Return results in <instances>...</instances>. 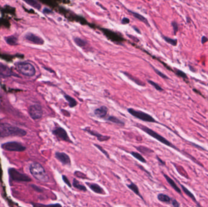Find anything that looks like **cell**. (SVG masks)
I'll return each instance as SVG.
<instances>
[{"label":"cell","mask_w":208,"mask_h":207,"mask_svg":"<svg viewBox=\"0 0 208 207\" xmlns=\"http://www.w3.org/2000/svg\"><path fill=\"white\" fill-rule=\"evenodd\" d=\"M122 22H123V23L124 24H129L130 22V20L129 18H124L123 20H122Z\"/></svg>","instance_id":"obj_42"},{"label":"cell","mask_w":208,"mask_h":207,"mask_svg":"<svg viewBox=\"0 0 208 207\" xmlns=\"http://www.w3.org/2000/svg\"><path fill=\"white\" fill-rule=\"evenodd\" d=\"M17 69L20 73L25 76L31 77L35 75V67L28 62H20L17 64Z\"/></svg>","instance_id":"obj_4"},{"label":"cell","mask_w":208,"mask_h":207,"mask_svg":"<svg viewBox=\"0 0 208 207\" xmlns=\"http://www.w3.org/2000/svg\"><path fill=\"white\" fill-rule=\"evenodd\" d=\"M56 158L60 161V162L64 165H71V159L69 156L65 152H56L55 154Z\"/></svg>","instance_id":"obj_11"},{"label":"cell","mask_w":208,"mask_h":207,"mask_svg":"<svg viewBox=\"0 0 208 207\" xmlns=\"http://www.w3.org/2000/svg\"><path fill=\"white\" fill-rule=\"evenodd\" d=\"M74 174L76 175L77 177H80L81 179H88L86 176V175L84 174L83 173H81L79 171H76L74 173Z\"/></svg>","instance_id":"obj_37"},{"label":"cell","mask_w":208,"mask_h":207,"mask_svg":"<svg viewBox=\"0 0 208 207\" xmlns=\"http://www.w3.org/2000/svg\"><path fill=\"white\" fill-rule=\"evenodd\" d=\"M175 73L176 74V75L180 76V77H182L184 79H187V76L186 74L184 73V72H183L181 70H179V69H175Z\"/></svg>","instance_id":"obj_30"},{"label":"cell","mask_w":208,"mask_h":207,"mask_svg":"<svg viewBox=\"0 0 208 207\" xmlns=\"http://www.w3.org/2000/svg\"><path fill=\"white\" fill-rule=\"evenodd\" d=\"M28 112L30 117L35 120L41 119L43 113L42 107L39 105H34L30 106Z\"/></svg>","instance_id":"obj_8"},{"label":"cell","mask_w":208,"mask_h":207,"mask_svg":"<svg viewBox=\"0 0 208 207\" xmlns=\"http://www.w3.org/2000/svg\"><path fill=\"white\" fill-rule=\"evenodd\" d=\"M158 199L160 202H163V203L170 204L171 203L172 199L169 196L164 194H159L158 195Z\"/></svg>","instance_id":"obj_21"},{"label":"cell","mask_w":208,"mask_h":207,"mask_svg":"<svg viewBox=\"0 0 208 207\" xmlns=\"http://www.w3.org/2000/svg\"><path fill=\"white\" fill-rule=\"evenodd\" d=\"M5 40L8 44L11 45V46L17 45L18 44V38L14 35L5 37Z\"/></svg>","instance_id":"obj_20"},{"label":"cell","mask_w":208,"mask_h":207,"mask_svg":"<svg viewBox=\"0 0 208 207\" xmlns=\"http://www.w3.org/2000/svg\"><path fill=\"white\" fill-rule=\"evenodd\" d=\"M25 39L32 43L37 45H42L44 43V40H43V38L31 32L27 33L25 35Z\"/></svg>","instance_id":"obj_10"},{"label":"cell","mask_w":208,"mask_h":207,"mask_svg":"<svg viewBox=\"0 0 208 207\" xmlns=\"http://www.w3.org/2000/svg\"><path fill=\"white\" fill-rule=\"evenodd\" d=\"M164 176L166 178L167 182H168L169 185L172 187V188L175 191H176L178 193H179V194H180L181 195H182V191H181L180 188H178V187L177 186V184H176V183L174 182V180L172 179L169 176H168V175H166V174H164Z\"/></svg>","instance_id":"obj_16"},{"label":"cell","mask_w":208,"mask_h":207,"mask_svg":"<svg viewBox=\"0 0 208 207\" xmlns=\"http://www.w3.org/2000/svg\"><path fill=\"white\" fill-rule=\"evenodd\" d=\"M1 148L3 150L9 151L23 152L26 150V148L21 143L17 142H9L2 144Z\"/></svg>","instance_id":"obj_7"},{"label":"cell","mask_w":208,"mask_h":207,"mask_svg":"<svg viewBox=\"0 0 208 207\" xmlns=\"http://www.w3.org/2000/svg\"><path fill=\"white\" fill-rule=\"evenodd\" d=\"M136 148H137V150H139L140 152H143V153H144V154H147L146 151L148 153L153 152V151L151 150L150 149H149V148H147L146 147H144V146H139V147H136Z\"/></svg>","instance_id":"obj_32"},{"label":"cell","mask_w":208,"mask_h":207,"mask_svg":"<svg viewBox=\"0 0 208 207\" xmlns=\"http://www.w3.org/2000/svg\"><path fill=\"white\" fill-rule=\"evenodd\" d=\"M127 187L130 189V190H132L134 193L135 194H136L137 196H139L142 199H143V197H142V196L141 195V194H140L139 188L137 187V185H136V184H134V183L132 182L130 184H127Z\"/></svg>","instance_id":"obj_19"},{"label":"cell","mask_w":208,"mask_h":207,"mask_svg":"<svg viewBox=\"0 0 208 207\" xmlns=\"http://www.w3.org/2000/svg\"><path fill=\"white\" fill-rule=\"evenodd\" d=\"M63 97L66 99L68 103H69V106L70 107H74L78 105V102L74 98L71 97L70 96L66 94L63 93Z\"/></svg>","instance_id":"obj_18"},{"label":"cell","mask_w":208,"mask_h":207,"mask_svg":"<svg viewBox=\"0 0 208 207\" xmlns=\"http://www.w3.org/2000/svg\"><path fill=\"white\" fill-rule=\"evenodd\" d=\"M73 187L78 190L82 191H87V188L86 187L83 185L82 184H81L80 182H79L76 179H73Z\"/></svg>","instance_id":"obj_23"},{"label":"cell","mask_w":208,"mask_h":207,"mask_svg":"<svg viewBox=\"0 0 208 207\" xmlns=\"http://www.w3.org/2000/svg\"><path fill=\"white\" fill-rule=\"evenodd\" d=\"M74 42L78 46L80 47H83L87 44V42H86L85 40L78 37H76L74 38Z\"/></svg>","instance_id":"obj_28"},{"label":"cell","mask_w":208,"mask_h":207,"mask_svg":"<svg viewBox=\"0 0 208 207\" xmlns=\"http://www.w3.org/2000/svg\"><path fill=\"white\" fill-rule=\"evenodd\" d=\"M153 69H154V71H155V73H156L158 75L160 76L161 78H164V79H169V77H168V76H166L165 74H164L162 73H161V72H160L159 70H158V69H155V68H153Z\"/></svg>","instance_id":"obj_35"},{"label":"cell","mask_w":208,"mask_h":207,"mask_svg":"<svg viewBox=\"0 0 208 207\" xmlns=\"http://www.w3.org/2000/svg\"><path fill=\"white\" fill-rule=\"evenodd\" d=\"M147 81H148V83H150L152 85V86H153L157 90V91H163V89H162L158 84L156 83L155 82H153V81L150 80H148Z\"/></svg>","instance_id":"obj_31"},{"label":"cell","mask_w":208,"mask_h":207,"mask_svg":"<svg viewBox=\"0 0 208 207\" xmlns=\"http://www.w3.org/2000/svg\"><path fill=\"white\" fill-rule=\"evenodd\" d=\"M181 187H182V190H183V191H184V192L185 193V194H186L187 196H189L190 198H191V199L194 202H195V203H197V200H196L195 197V196H194V195L192 194V193L191 191H190L187 188L185 187L184 186H183V185H181Z\"/></svg>","instance_id":"obj_26"},{"label":"cell","mask_w":208,"mask_h":207,"mask_svg":"<svg viewBox=\"0 0 208 207\" xmlns=\"http://www.w3.org/2000/svg\"><path fill=\"white\" fill-rule=\"evenodd\" d=\"M62 179H63V181L66 184V185H67L68 186V187H70V188H71V187H72V185H71V184L70 182L69 181L68 179L67 178V177L66 176V175H62Z\"/></svg>","instance_id":"obj_36"},{"label":"cell","mask_w":208,"mask_h":207,"mask_svg":"<svg viewBox=\"0 0 208 207\" xmlns=\"http://www.w3.org/2000/svg\"><path fill=\"white\" fill-rule=\"evenodd\" d=\"M208 42V38L205 37V36H203L202 38H201V43L203 44H204L205 43H207Z\"/></svg>","instance_id":"obj_40"},{"label":"cell","mask_w":208,"mask_h":207,"mask_svg":"<svg viewBox=\"0 0 208 207\" xmlns=\"http://www.w3.org/2000/svg\"><path fill=\"white\" fill-rule=\"evenodd\" d=\"M128 112L134 117L137 118L139 120H141L142 121H146V122H150V123H157L156 120L148 114L146 113L143 111L139 110H136L133 108H129L127 109Z\"/></svg>","instance_id":"obj_6"},{"label":"cell","mask_w":208,"mask_h":207,"mask_svg":"<svg viewBox=\"0 0 208 207\" xmlns=\"http://www.w3.org/2000/svg\"><path fill=\"white\" fill-rule=\"evenodd\" d=\"M172 26L173 27V29H174V34L176 35L177 33L178 32V29H179V26L178 23L176 21H174L172 22Z\"/></svg>","instance_id":"obj_33"},{"label":"cell","mask_w":208,"mask_h":207,"mask_svg":"<svg viewBox=\"0 0 208 207\" xmlns=\"http://www.w3.org/2000/svg\"><path fill=\"white\" fill-rule=\"evenodd\" d=\"M124 74H125L127 76V77H128L129 79H130L131 80H132L133 82H134L135 83H136L137 84L139 85V86H145V84L142 83L141 82V81H139V80H137V79H135L134 77H133L132 76H131L130 75L128 74L127 73H124Z\"/></svg>","instance_id":"obj_29"},{"label":"cell","mask_w":208,"mask_h":207,"mask_svg":"<svg viewBox=\"0 0 208 207\" xmlns=\"http://www.w3.org/2000/svg\"><path fill=\"white\" fill-rule=\"evenodd\" d=\"M52 133L54 136H56L60 140L69 143L72 142L68 134L64 128L62 127H56L52 130Z\"/></svg>","instance_id":"obj_9"},{"label":"cell","mask_w":208,"mask_h":207,"mask_svg":"<svg viewBox=\"0 0 208 207\" xmlns=\"http://www.w3.org/2000/svg\"><path fill=\"white\" fill-rule=\"evenodd\" d=\"M23 1L25 2L26 4H28V5L30 6L31 7L35 8V9L38 11L41 9L42 8L41 4L36 1V0H23Z\"/></svg>","instance_id":"obj_17"},{"label":"cell","mask_w":208,"mask_h":207,"mask_svg":"<svg viewBox=\"0 0 208 207\" xmlns=\"http://www.w3.org/2000/svg\"><path fill=\"white\" fill-rule=\"evenodd\" d=\"M129 12H130L131 13H132V14L136 18H137L138 20H139V21H142L143 22H144V23H145L147 26H149V24H148V21H147V19L145 17H144L143 16H142L141 15H140V14H139V13H136V12H132V11H129Z\"/></svg>","instance_id":"obj_24"},{"label":"cell","mask_w":208,"mask_h":207,"mask_svg":"<svg viewBox=\"0 0 208 207\" xmlns=\"http://www.w3.org/2000/svg\"><path fill=\"white\" fill-rule=\"evenodd\" d=\"M130 154L132 156H133L134 158H136L137 160H138L139 161L141 162H142V163H146L147 162V161L146 160V159H144V157L141 156V154H139V153L136 152H131Z\"/></svg>","instance_id":"obj_25"},{"label":"cell","mask_w":208,"mask_h":207,"mask_svg":"<svg viewBox=\"0 0 208 207\" xmlns=\"http://www.w3.org/2000/svg\"><path fill=\"white\" fill-rule=\"evenodd\" d=\"M32 187L34 189V190L37 191H38V192H42L43 191L42 189L41 188L38 187H37V186H35V185H32Z\"/></svg>","instance_id":"obj_41"},{"label":"cell","mask_w":208,"mask_h":207,"mask_svg":"<svg viewBox=\"0 0 208 207\" xmlns=\"http://www.w3.org/2000/svg\"><path fill=\"white\" fill-rule=\"evenodd\" d=\"M43 12L45 13V14H50V13H52V11L48 8H44L43 11Z\"/></svg>","instance_id":"obj_39"},{"label":"cell","mask_w":208,"mask_h":207,"mask_svg":"<svg viewBox=\"0 0 208 207\" xmlns=\"http://www.w3.org/2000/svg\"><path fill=\"white\" fill-rule=\"evenodd\" d=\"M11 69L7 65L0 62V76L3 78H6L13 75Z\"/></svg>","instance_id":"obj_12"},{"label":"cell","mask_w":208,"mask_h":207,"mask_svg":"<svg viewBox=\"0 0 208 207\" xmlns=\"http://www.w3.org/2000/svg\"><path fill=\"white\" fill-rule=\"evenodd\" d=\"M133 28H134V29H135V30H136V32H139V33H140V32H139V29H136V28H135V27H133Z\"/></svg>","instance_id":"obj_43"},{"label":"cell","mask_w":208,"mask_h":207,"mask_svg":"<svg viewBox=\"0 0 208 207\" xmlns=\"http://www.w3.org/2000/svg\"><path fill=\"white\" fill-rule=\"evenodd\" d=\"M108 111V107L105 106H102L99 108H97L96 109L94 110V114L97 117L101 119H104L106 117Z\"/></svg>","instance_id":"obj_15"},{"label":"cell","mask_w":208,"mask_h":207,"mask_svg":"<svg viewBox=\"0 0 208 207\" xmlns=\"http://www.w3.org/2000/svg\"><path fill=\"white\" fill-rule=\"evenodd\" d=\"M106 120L110 121L112 123H114L117 125H124V122L122 120H121L120 119H117V117L115 116H111V115H109L107 117H105Z\"/></svg>","instance_id":"obj_22"},{"label":"cell","mask_w":208,"mask_h":207,"mask_svg":"<svg viewBox=\"0 0 208 207\" xmlns=\"http://www.w3.org/2000/svg\"><path fill=\"white\" fill-rule=\"evenodd\" d=\"M27 132L16 126L9 123L0 124V138L7 137H23Z\"/></svg>","instance_id":"obj_1"},{"label":"cell","mask_w":208,"mask_h":207,"mask_svg":"<svg viewBox=\"0 0 208 207\" xmlns=\"http://www.w3.org/2000/svg\"><path fill=\"white\" fill-rule=\"evenodd\" d=\"M83 130L89 133V134L92 135V136L97 137V140H99L100 142L107 141V140H109V138H110V137L107 136H103L102 134L99 133L95 131H93V130H91V129H89V128H85Z\"/></svg>","instance_id":"obj_13"},{"label":"cell","mask_w":208,"mask_h":207,"mask_svg":"<svg viewBox=\"0 0 208 207\" xmlns=\"http://www.w3.org/2000/svg\"><path fill=\"white\" fill-rule=\"evenodd\" d=\"M162 38H164V40L167 43H169L174 46H176L177 45L178 41L177 39H172V38H170L167 37H165V36H162Z\"/></svg>","instance_id":"obj_27"},{"label":"cell","mask_w":208,"mask_h":207,"mask_svg":"<svg viewBox=\"0 0 208 207\" xmlns=\"http://www.w3.org/2000/svg\"><path fill=\"white\" fill-rule=\"evenodd\" d=\"M29 171L32 176L38 181L47 182L49 178L43 166L39 163H32L30 165Z\"/></svg>","instance_id":"obj_2"},{"label":"cell","mask_w":208,"mask_h":207,"mask_svg":"<svg viewBox=\"0 0 208 207\" xmlns=\"http://www.w3.org/2000/svg\"><path fill=\"white\" fill-rule=\"evenodd\" d=\"M10 179L17 182H29L31 181V179L28 175L23 174L16 169L11 168L8 170Z\"/></svg>","instance_id":"obj_5"},{"label":"cell","mask_w":208,"mask_h":207,"mask_svg":"<svg viewBox=\"0 0 208 207\" xmlns=\"http://www.w3.org/2000/svg\"><path fill=\"white\" fill-rule=\"evenodd\" d=\"M171 204H172V205L175 207H178L180 205V204L178 203V202L177 200H176L175 199H172Z\"/></svg>","instance_id":"obj_38"},{"label":"cell","mask_w":208,"mask_h":207,"mask_svg":"<svg viewBox=\"0 0 208 207\" xmlns=\"http://www.w3.org/2000/svg\"><path fill=\"white\" fill-rule=\"evenodd\" d=\"M94 145L95 146H96V147H97V149L99 150H100L102 153H103V154H105V156H106V157H107V158H110V157H109V155H108V152L105 150H104V149H103V148L100 146V145H97V144H94Z\"/></svg>","instance_id":"obj_34"},{"label":"cell","mask_w":208,"mask_h":207,"mask_svg":"<svg viewBox=\"0 0 208 207\" xmlns=\"http://www.w3.org/2000/svg\"><path fill=\"white\" fill-rule=\"evenodd\" d=\"M136 127L139 128V129H141L142 131H143L144 132H145L146 133H147V134H148L149 136H150L151 137H153L154 138H155L156 140H157L158 141L160 142L161 143H162V144H164V145H166V146H168L169 147H171L174 148V149L176 150H178V148L176 147L175 146H174L172 143L171 142H170L169 141H168L167 140V139L166 138H164V137L161 136L160 134H158L157 133H156L155 131H153L152 129H150L149 128L147 127H145V126H144L141 124H136Z\"/></svg>","instance_id":"obj_3"},{"label":"cell","mask_w":208,"mask_h":207,"mask_svg":"<svg viewBox=\"0 0 208 207\" xmlns=\"http://www.w3.org/2000/svg\"><path fill=\"white\" fill-rule=\"evenodd\" d=\"M86 184H87V185L89 187V188L95 193H97V194H102V195L106 194L105 191H104L103 189L101 186H99L97 183L86 182Z\"/></svg>","instance_id":"obj_14"}]
</instances>
